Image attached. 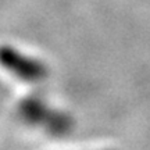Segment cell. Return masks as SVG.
<instances>
[{
    "label": "cell",
    "instance_id": "1",
    "mask_svg": "<svg viewBox=\"0 0 150 150\" xmlns=\"http://www.w3.org/2000/svg\"><path fill=\"white\" fill-rule=\"evenodd\" d=\"M0 67L18 79L29 83L40 82L49 75L47 65L45 63L8 45L0 46Z\"/></svg>",
    "mask_w": 150,
    "mask_h": 150
},
{
    "label": "cell",
    "instance_id": "2",
    "mask_svg": "<svg viewBox=\"0 0 150 150\" xmlns=\"http://www.w3.org/2000/svg\"><path fill=\"white\" fill-rule=\"evenodd\" d=\"M24 120L33 125H42L54 135H64L72 128V118L65 112L50 110L38 97H28L20 106Z\"/></svg>",
    "mask_w": 150,
    "mask_h": 150
}]
</instances>
